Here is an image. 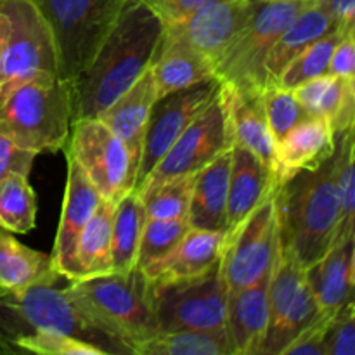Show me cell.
I'll return each instance as SVG.
<instances>
[{
    "label": "cell",
    "mask_w": 355,
    "mask_h": 355,
    "mask_svg": "<svg viewBox=\"0 0 355 355\" xmlns=\"http://www.w3.org/2000/svg\"><path fill=\"white\" fill-rule=\"evenodd\" d=\"M165 24L139 0H125L113 28L71 82L73 120L97 116L151 66Z\"/></svg>",
    "instance_id": "cell-1"
},
{
    "label": "cell",
    "mask_w": 355,
    "mask_h": 355,
    "mask_svg": "<svg viewBox=\"0 0 355 355\" xmlns=\"http://www.w3.org/2000/svg\"><path fill=\"white\" fill-rule=\"evenodd\" d=\"M276 210L281 248L293 253L302 267L321 259L333 246L340 224L333 159L277 184Z\"/></svg>",
    "instance_id": "cell-2"
},
{
    "label": "cell",
    "mask_w": 355,
    "mask_h": 355,
    "mask_svg": "<svg viewBox=\"0 0 355 355\" xmlns=\"http://www.w3.org/2000/svg\"><path fill=\"white\" fill-rule=\"evenodd\" d=\"M62 291L94 328L121 343L130 355L159 333L151 284L139 267L71 281Z\"/></svg>",
    "instance_id": "cell-3"
},
{
    "label": "cell",
    "mask_w": 355,
    "mask_h": 355,
    "mask_svg": "<svg viewBox=\"0 0 355 355\" xmlns=\"http://www.w3.org/2000/svg\"><path fill=\"white\" fill-rule=\"evenodd\" d=\"M71 120V82L62 76H37L0 92V135L37 155L64 149Z\"/></svg>",
    "instance_id": "cell-4"
},
{
    "label": "cell",
    "mask_w": 355,
    "mask_h": 355,
    "mask_svg": "<svg viewBox=\"0 0 355 355\" xmlns=\"http://www.w3.org/2000/svg\"><path fill=\"white\" fill-rule=\"evenodd\" d=\"M30 331H54L90 343L104 355L130 354L121 343L94 328L54 284H35L0 297V343L16 352L12 342Z\"/></svg>",
    "instance_id": "cell-5"
},
{
    "label": "cell",
    "mask_w": 355,
    "mask_h": 355,
    "mask_svg": "<svg viewBox=\"0 0 355 355\" xmlns=\"http://www.w3.org/2000/svg\"><path fill=\"white\" fill-rule=\"evenodd\" d=\"M37 76H61L51 24L33 0H0V92Z\"/></svg>",
    "instance_id": "cell-6"
},
{
    "label": "cell",
    "mask_w": 355,
    "mask_h": 355,
    "mask_svg": "<svg viewBox=\"0 0 355 355\" xmlns=\"http://www.w3.org/2000/svg\"><path fill=\"white\" fill-rule=\"evenodd\" d=\"M312 0H255L252 16L215 64V76L227 89L263 90L266 61L284 28Z\"/></svg>",
    "instance_id": "cell-7"
},
{
    "label": "cell",
    "mask_w": 355,
    "mask_h": 355,
    "mask_svg": "<svg viewBox=\"0 0 355 355\" xmlns=\"http://www.w3.org/2000/svg\"><path fill=\"white\" fill-rule=\"evenodd\" d=\"M54 33L59 75L76 78L110 33L125 0H33Z\"/></svg>",
    "instance_id": "cell-8"
},
{
    "label": "cell",
    "mask_w": 355,
    "mask_h": 355,
    "mask_svg": "<svg viewBox=\"0 0 355 355\" xmlns=\"http://www.w3.org/2000/svg\"><path fill=\"white\" fill-rule=\"evenodd\" d=\"M149 284L159 331H227V291L218 266L191 279Z\"/></svg>",
    "instance_id": "cell-9"
},
{
    "label": "cell",
    "mask_w": 355,
    "mask_h": 355,
    "mask_svg": "<svg viewBox=\"0 0 355 355\" xmlns=\"http://www.w3.org/2000/svg\"><path fill=\"white\" fill-rule=\"evenodd\" d=\"M279 252L276 191L241 224L225 232L218 270L225 291L234 293L266 276Z\"/></svg>",
    "instance_id": "cell-10"
},
{
    "label": "cell",
    "mask_w": 355,
    "mask_h": 355,
    "mask_svg": "<svg viewBox=\"0 0 355 355\" xmlns=\"http://www.w3.org/2000/svg\"><path fill=\"white\" fill-rule=\"evenodd\" d=\"M232 144L234 141H232L227 107L220 87V92L191 121L189 127L173 142L172 148L144 180L141 189L135 193L142 194L159 184L179 177L196 175L200 170L229 151Z\"/></svg>",
    "instance_id": "cell-11"
},
{
    "label": "cell",
    "mask_w": 355,
    "mask_h": 355,
    "mask_svg": "<svg viewBox=\"0 0 355 355\" xmlns=\"http://www.w3.org/2000/svg\"><path fill=\"white\" fill-rule=\"evenodd\" d=\"M267 298L269 324L259 355H281L284 347L319 315L305 267L281 246L270 270Z\"/></svg>",
    "instance_id": "cell-12"
},
{
    "label": "cell",
    "mask_w": 355,
    "mask_h": 355,
    "mask_svg": "<svg viewBox=\"0 0 355 355\" xmlns=\"http://www.w3.org/2000/svg\"><path fill=\"white\" fill-rule=\"evenodd\" d=\"M73 155L103 200L118 203L134 189L135 166L123 142L97 116L71 121Z\"/></svg>",
    "instance_id": "cell-13"
},
{
    "label": "cell",
    "mask_w": 355,
    "mask_h": 355,
    "mask_svg": "<svg viewBox=\"0 0 355 355\" xmlns=\"http://www.w3.org/2000/svg\"><path fill=\"white\" fill-rule=\"evenodd\" d=\"M217 78L201 82L187 89L165 94L155 101L142 139L141 159L135 173L134 191H139L159 159L180 137L191 121L220 92Z\"/></svg>",
    "instance_id": "cell-14"
},
{
    "label": "cell",
    "mask_w": 355,
    "mask_h": 355,
    "mask_svg": "<svg viewBox=\"0 0 355 355\" xmlns=\"http://www.w3.org/2000/svg\"><path fill=\"white\" fill-rule=\"evenodd\" d=\"M252 0H215L177 23L165 24L172 37L210 59L214 66L252 16Z\"/></svg>",
    "instance_id": "cell-15"
},
{
    "label": "cell",
    "mask_w": 355,
    "mask_h": 355,
    "mask_svg": "<svg viewBox=\"0 0 355 355\" xmlns=\"http://www.w3.org/2000/svg\"><path fill=\"white\" fill-rule=\"evenodd\" d=\"M66 159H68V179H66L61 218H59L58 234L51 257L59 276L71 281L73 253H75L76 241L103 198L68 149H66Z\"/></svg>",
    "instance_id": "cell-16"
},
{
    "label": "cell",
    "mask_w": 355,
    "mask_h": 355,
    "mask_svg": "<svg viewBox=\"0 0 355 355\" xmlns=\"http://www.w3.org/2000/svg\"><path fill=\"white\" fill-rule=\"evenodd\" d=\"M224 241L225 232L189 227L166 255L141 270L149 283H172L203 276L218 266Z\"/></svg>",
    "instance_id": "cell-17"
},
{
    "label": "cell",
    "mask_w": 355,
    "mask_h": 355,
    "mask_svg": "<svg viewBox=\"0 0 355 355\" xmlns=\"http://www.w3.org/2000/svg\"><path fill=\"white\" fill-rule=\"evenodd\" d=\"M336 146V135L331 125L322 116H309L276 142L274 173L277 184L295 173L315 170L331 158Z\"/></svg>",
    "instance_id": "cell-18"
},
{
    "label": "cell",
    "mask_w": 355,
    "mask_h": 355,
    "mask_svg": "<svg viewBox=\"0 0 355 355\" xmlns=\"http://www.w3.org/2000/svg\"><path fill=\"white\" fill-rule=\"evenodd\" d=\"M156 99L158 92L149 66L134 85L128 87L106 110L97 114V118L125 144L135 166V173L141 159L146 125Z\"/></svg>",
    "instance_id": "cell-19"
},
{
    "label": "cell",
    "mask_w": 355,
    "mask_h": 355,
    "mask_svg": "<svg viewBox=\"0 0 355 355\" xmlns=\"http://www.w3.org/2000/svg\"><path fill=\"white\" fill-rule=\"evenodd\" d=\"M270 270L250 286L227 295L225 329L236 355H259L262 349L269 324Z\"/></svg>",
    "instance_id": "cell-20"
},
{
    "label": "cell",
    "mask_w": 355,
    "mask_h": 355,
    "mask_svg": "<svg viewBox=\"0 0 355 355\" xmlns=\"http://www.w3.org/2000/svg\"><path fill=\"white\" fill-rule=\"evenodd\" d=\"M231 173L227 194V232L241 224L260 203L276 191L277 180L272 168L255 153L232 144Z\"/></svg>",
    "instance_id": "cell-21"
},
{
    "label": "cell",
    "mask_w": 355,
    "mask_h": 355,
    "mask_svg": "<svg viewBox=\"0 0 355 355\" xmlns=\"http://www.w3.org/2000/svg\"><path fill=\"white\" fill-rule=\"evenodd\" d=\"M354 238L331 246L324 255L305 267L309 288L319 314L333 315L347 302L354 300L355 284Z\"/></svg>",
    "instance_id": "cell-22"
},
{
    "label": "cell",
    "mask_w": 355,
    "mask_h": 355,
    "mask_svg": "<svg viewBox=\"0 0 355 355\" xmlns=\"http://www.w3.org/2000/svg\"><path fill=\"white\" fill-rule=\"evenodd\" d=\"M222 94L234 144L255 153L274 172L276 139L272 137L267 121L262 90H236L222 85Z\"/></svg>",
    "instance_id": "cell-23"
},
{
    "label": "cell",
    "mask_w": 355,
    "mask_h": 355,
    "mask_svg": "<svg viewBox=\"0 0 355 355\" xmlns=\"http://www.w3.org/2000/svg\"><path fill=\"white\" fill-rule=\"evenodd\" d=\"M232 149V148H231ZM231 149L196 173L191 191L187 224L205 231L227 232V194Z\"/></svg>",
    "instance_id": "cell-24"
},
{
    "label": "cell",
    "mask_w": 355,
    "mask_h": 355,
    "mask_svg": "<svg viewBox=\"0 0 355 355\" xmlns=\"http://www.w3.org/2000/svg\"><path fill=\"white\" fill-rule=\"evenodd\" d=\"M151 73L158 97L217 78L215 66L210 59L189 45L166 37L165 31L153 58Z\"/></svg>",
    "instance_id": "cell-25"
},
{
    "label": "cell",
    "mask_w": 355,
    "mask_h": 355,
    "mask_svg": "<svg viewBox=\"0 0 355 355\" xmlns=\"http://www.w3.org/2000/svg\"><path fill=\"white\" fill-rule=\"evenodd\" d=\"M293 92L305 113L326 118L335 135L354 127L355 78L322 75L300 83Z\"/></svg>",
    "instance_id": "cell-26"
},
{
    "label": "cell",
    "mask_w": 355,
    "mask_h": 355,
    "mask_svg": "<svg viewBox=\"0 0 355 355\" xmlns=\"http://www.w3.org/2000/svg\"><path fill=\"white\" fill-rule=\"evenodd\" d=\"M52 257L21 245L9 232L0 231V290L21 291L35 284L59 281Z\"/></svg>",
    "instance_id": "cell-27"
},
{
    "label": "cell",
    "mask_w": 355,
    "mask_h": 355,
    "mask_svg": "<svg viewBox=\"0 0 355 355\" xmlns=\"http://www.w3.org/2000/svg\"><path fill=\"white\" fill-rule=\"evenodd\" d=\"M116 203L101 200L96 211L85 224L73 253L71 281L104 276L113 272L111 260V229ZM69 281V283H71Z\"/></svg>",
    "instance_id": "cell-28"
},
{
    "label": "cell",
    "mask_w": 355,
    "mask_h": 355,
    "mask_svg": "<svg viewBox=\"0 0 355 355\" xmlns=\"http://www.w3.org/2000/svg\"><path fill=\"white\" fill-rule=\"evenodd\" d=\"M338 24L319 9L312 0L302 12L293 17L290 24L277 37L276 44L270 49L266 61L267 78L277 80L288 64L300 54L304 49L314 44L321 37L328 35L329 31L338 30ZM343 30V28H342Z\"/></svg>",
    "instance_id": "cell-29"
},
{
    "label": "cell",
    "mask_w": 355,
    "mask_h": 355,
    "mask_svg": "<svg viewBox=\"0 0 355 355\" xmlns=\"http://www.w3.org/2000/svg\"><path fill=\"white\" fill-rule=\"evenodd\" d=\"M146 220L148 215H146L144 200L134 189L128 191L118 201L113 214V229H111L113 272H128L135 267Z\"/></svg>",
    "instance_id": "cell-30"
},
{
    "label": "cell",
    "mask_w": 355,
    "mask_h": 355,
    "mask_svg": "<svg viewBox=\"0 0 355 355\" xmlns=\"http://www.w3.org/2000/svg\"><path fill=\"white\" fill-rule=\"evenodd\" d=\"M135 355H236L227 331H159L142 343Z\"/></svg>",
    "instance_id": "cell-31"
},
{
    "label": "cell",
    "mask_w": 355,
    "mask_h": 355,
    "mask_svg": "<svg viewBox=\"0 0 355 355\" xmlns=\"http://www.w3.org/2000/svg\"><path fill=\"white\" fill-rule=\"evenodd\" d=\"M354 127L336 134V146L333 151V175L340 198V224L333 246L354 238V207H355V175H354V151H355Z\"/></svg>",
    "instance_id": "cell-32"
},
{
    "label": "cell",
    "mask_w": 355,
    "mask_h": 355,
    "mask_svg": "<svg viewBox=\"0 0 355 355\" xmlns=\"http://www.w3.org/2000/svg\"><path fill=\"white\" fill-rule=\"evenodd\" d=\"M37 222V198L28 177L14 175L0 180V229L28 234Z\"/></svg>",
    "instance_id": "cell-33"
},
{
    "label": "cell",
    "mask_w": 355,
    "mask_h": 355,
    "mask_svg": "<svg viewBox=\"0 0 355 355\" xmlns=\"http://www.w3.org/2000/svg\"><path fill=\"white\" fill-rule=\"evenodd\" d=\"M347 31L352 30H333L328 35L321 37L319 40H315L314 44L309 45L307 49L300 52L290 64L284 68V71L281 73L279 78L276 80L279 85L286 87V89H295L300 83L309 82L312 78H318V76L328 75L329 61H331L333 51H335L336 44L343 38V35Z\"/></svg>",
    "instance_id": "cell-34"
},
{
    "label": "cell",
    "mask_w": 355,
    "mask_h": 355,
    "mask_svg": "<svg viewBox=\"0 0 355 355\" xmlns=\"http://www.w3.org/2000/svg\"><path fill=\"white\" fill-rule=\"evenodd\" d=\"M194 177L196 175L179 177L142 193L141 196L144 200L148 218H158V220L187 218Z\"/></svg>",
    "instance_id": "cell-35"
},
{
    "label": "cell",
    "mask_w": 355,
    "mask_h": 355,
    "mask_svg": "<svg viewBox=\"0 0 355 355\" xmlns=\"http://www.w3.org/2000/svg\"><path fill=\"white\" fill-rule=\"evenodd\" d=\"M262 99L269 128L276 142L286 132H290L295 125L309 118L302 104L298 103L293 89H286V87L279 85L276 80H267L266 87L262 90Z\"/></svg>",
    "instance_id": "cell-36"
},
{
    "label": "cell",
    "mask_w": 355,
    "mask_h": 355,
    "mask_svg": "<svg viewBox=\"0 0 355 355\" xmlns=\"http://www.w3.org/2000/svg\"><path fill=\"white\" fill-rule=\"evenodd\" d=\"M187 229H189L187 218H170V220L148 218L142 229L135 267L142 269L166 255L186 234Z\"/></svg>",
    "instance_id": "cell-37"
},
{
    "label": "cell",
    "mask_w": 355,
    "mask_h": 355,
    "mask_svg": "<svg viewBox=\"0 0 355 355\" xmlns=\"http://www.w3.org/2000/svg\"><path fill=\"white\" fill-rule=\"evenodd\" d=\"M12 347L16 352L23 350L40 355H104L103 350L90 343L54 331H30L17 336Z\"/></svg>",
    "instance_id": "cell-38"
},
{
    "label": "cell",
    "mask_w": 355,
    "mask_h": 355,
    "mask_svg": "<svg viewBox=\"0 0 355 355\" xmlns=\"http://www.w3.org/2000/svg\"><path fill=\"white\" fill-rule=\"evenodd\" d=\"M326 355H355V309L354 300L335 312L324 336Z\"/></svg>",
    "instance_id": "cell-39"
},
{
    "label": "cell",
    "mask_w": 355,
    "mask_h": 355,
    "mask_svg": "<svg viewBox=\"0 0 355 355\" xmlns=\"http://www.w3.org/2000/svg\"><path fill=\"white\" fill-rule=\"evenodd\" d=\"M333 315L319 314L307 328L302 329V331L284 347L281 355H326L324 336Z\"/></svg>",
    "instance_id": "cell-40"
},
{
    "label": "cell",
    "mask_w": 355,
    "mask_h": 355,
    "mask_svg": "<svg viewBox=\"0 0 355 355\" xmlns=\"http://www.w3.org/2000/svg\"><path fill=\"white\" fill-rule=\"evenodd\" d=\"M37 153L31 149L21 148L16 142L10 139L0 135V180L6 177L14 175H24L28 177L33 166Z\"/></svg>",
    "instance_id": "cell-41"
},
{
    "label": "cell",
    "mask_w": 355,
    "mask_h": 355,
    "mask_svg": "<svg viewBox=\"0 0 355 355\" xmlns=\"http://www.w3.org/2000/svg\"><path fill=\"white\" fill-rule=\"evenodd\" d=\"M139 2L148 7L163 24H172L215 0H139Z\"/></svg>",
    "instance_id": "cell-42"
},
{
    "label": "cell",
    "mask_w": 355,
    "mask_h": 355,
    "mask_svg": "<svg viewBox=\"0 0 355 355\" xmlns=\"http://www.w3.org/2000/svg\"><path fill=\"white\" fill-rule=\"evenodd\" d=\"M355 30L347 31L342 40L336 44L329 61L328 75L340 78H355Z\"/></svg>",
    "instance_id": "cell-43"
},
{
    "label": "cell",
    "mask_w": 355,
    "mask_h": 355,
    "mask_svg": "<svg viewBox=\"0 0 355 355\" xmlns=\"http://www.w3.org/2000/svg\"><path fill=\"white\" fill-rule=\"evenodd\" d=\"M340 28L355 30V0H314Z\"/></svg>",
    "instance_id": "cell-44"
},
{
    "label": "cell",
    "mask_w": 355,
    "mask_h": 355,
    "mask_svg": "<svg viewBox=\"0 0 355 355\" xmlns=\"http://www.w3.org/2000/svg\"><path fill=\"white\" fill-rule=\"evenodd\" d=\"M0 354H10V350L7 349V347L3 345V343H0Z\"/></svg>",
    "instance_id": "cell-45"
},
{
    "label": "cell",
    "mask_w": 355,
    "mask_h": 355,
    "mask_svg": "<svg viewBox=\"0 0 355 355\" xmlns=\"http://www.w3.org/2000/svg\"><path fill=\"white\" fill-rule=\"evenodd\" d=\"M3 293H7V291H3V290H0V297H2V295H3Z\"/></svg>",
    "instance_id": "cell-46"
},
{
    "label": "cell",
    "mask_w": 355,
    "mask_h": 355,
    "mask_svg": "<svg viewBox=\"0 0 355 355\" xmlns=\"http://www.w3.org/2000/svg\"><path fill=\"white\" fill-rule=\"evenodd\" d=\"M252 2H255V0H252Z\"/></svg>",
    "instance_id": "cell-47"
}]
</instances>
